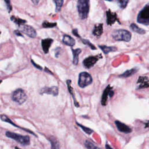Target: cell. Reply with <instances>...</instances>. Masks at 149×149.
Listing matches in <instances>:
<instances>
[{
    "label": "cell",
    "instance_id": "obj_34",
    "mask_svg": "<svg viewBox=\"0 0 149 149\" xmlns=\"http://www.w3.org/2000/svg\"><path fill=\"white\" fill-rule=\"evenodd\" d=\"M14 34H16V36H19L23 37V35L22 34V33H21V31H19V30H15V31H14Z\"/></svg>",
    "mask_w": 149,
    "mask_h": 149
},
{
    "label": "cell",
    "instance_id": "obj_26",
    "mask_svg": "<svg viewBox=\"0 0 149 149\" xmlns=\"http://www.w3.org/2000/svg\"><path fill=\"white\" fill-rule=\"evenodd\" d=\"M77 124L79 127H81V128L83 129V131L85 133H86L87 134H88V135H91L92 133H93V131L92 129H90V128H89L85 127V126H84L83 125L79 124V123H77Z\"/></svg>",
    "mask_w": 149,
    "mask_h": 149
},
{
    "label": "cell",
    "instance_id": "obj_4",
    "mask_svg": "<svg viewBox=\"0 0 149 149\" xmlns=\"http://www.w3.org/2000/svg\"><path fill=\"white\" fill-rule=\"evenodd\" d=\"M137 22L144 25H149V4L146 5L137 16Z\"/></svg>",
    "mask_w": 149,
    "mask_h": 149
},
{
    "label": "cell",
    "instance_id": "obj_30",
    "mask_svg": "<svg viewBox=\"0 0 149 149\" xmlns=\"http://www.w3.org/2000/svg\"><path fill=\"white\" fill-rule=\"evenodd\" d=\"M82 40L83 43L87 45V46H88L89 47H90L92 50H96V48L95 47V46H94L93 44H92L89 40H85V39H82Z\"/></svg>",
    "mask_w": 149,
    "mask_h": 149
},
{
    "label": "cell",
    "instance_id": "obj_27",
    "mask_svg": "<svg viewBox=\"0 0 149 149\" xmlns=\"http://www.w3.org/2000/svg\"><path fill=\"white\" fill-rule=\"evenodd\" d=\"M118 4L121 8H125L129 2V0H117Z\"/></svg>",
    "mask_w": 149,
    "mask_h": 149
},
{
    "label": "cell",
    "instance_id": "obj_35",
    "mask_svg": "<svg viewBox=\"0 0 149 149\" xmlns=\"http://www.w3.org/2000/svg\"><path fill=\"white\" fill-rule=\"evenodd\" d=\"M31 1H32V3L34 4V5H37L39 4V1H40V0H31Z\"/></svg>",
    "mask_w": 149,
    "mask_h": 149
},
{
    "label": "cell",
    "instance_id": "obj_9",
    "mask_svg": "<svg viewBox=\"0 0 149 149\" xmlns=\"http://www.w3.org/2000/svg\"><path fill=\"white\" fill-rule=\"evenodd\" d=\"M40 94H51L54 96H57L58 94V88L57 86H53V87H45L41 89L40 92Z\"/></svg>",
    "mask_w": 149,
    "mask_h": 149
},
{
    "label": "cell",
    "instance_id": "obj_1",
    "mask_svg": "<svg viewBox=\"0 0 149 149\" xmlns=\"http://www.w3.org/2000/svg\"><path fill=\"white\" fill-rule=\"evenodd\" d=\"M112 37L117 41H124L128 42L131 40V33L126 30H116L112 33Z\"/></svg>",
    "mask_w": 149,
    "mask_h": 149
},
{
    "label": "cell",
    "instance_id": "obj_11",
    "mask_svg": "<svg viewBox=\"0 0 149 149\" xmlns=\"http://www.w3.org/2000/svg\"><path fill=\"white\" fill-rule=\"evenodd\" d=\"M115 124L116 125L117 129L121 132H123L125 133H129L132 131L131 128H129L126 125L120 122L119 121H116Z\"/></svg>",
    "mask_w": 149,
    "mask_h": 149
},
{
    "label": "cell",
    "instance_id": "obj_21",
    "mask_svg": "<svg viewBox=\"0 0 149 149\" xmlns=\"http://www.w3.org/2000/svg\"><path fill=\"white\" fill-rule=\"evenodd\" d=\"M131 29L135 32L138 33V34H144L146 33V31L140 27H139L135 23H132L130 26Z\"/></svg>",
    "mask_w": 149,
    "mask_h": 149
},
{
    "label": "cell",
    "instance_id": "obj_37",
    "mask_svg": "<svg viewBox=\"0 0 149 149\" xmlns=\"http://www.w3.org/2000/svg\"><path fill=\"white\" fill-rule=\"evenodd\" d=\"M105 1H113V0H105Z\"/></svg>",
    "mask_w": 149,
    "mask_h": 149
},
{
    "label": "cell",
    "instance_id": "obj_17",
    "mask_svg": "<svg viewBox=\"0 0 149 149\" xmlns=\"http://www.w3.org/2000/svg\"><path fill=\"white\" fill-rule=\"evenodd\" d=\"M72 54L73 55V63L74 65H78V62H79V55L81 53L82 50L80 49H72Z\"/></svg>",
    "mask_w": 149,
    "mask_h": 149
},
{
    "label": "cell",
    "instance_id": "obj_7",
    "mask_svg": "<svg viewBox=\"0 0 149 149\" xmlns=\"http://www.w3.org/2000/svg\"><path fill=\"white\" fill-rule=\"evenodd\" d=\"M102 58V57H101V54H100L98 55H96V56L89 57L84 59V61L83 62V65L86 68H87V69L91 68L96 64V63L97 62V61L100 58Z\"/></svg>",
    "mask_w": 149,
    "mask_h": 149
},
{
    "label": "cell",
    "instance_id": "obj_25",
    "mask_svg": "<svg viewBox=\"0 0 149 149\" xmlns=\"http://www.w3.org/2000/svg\"><path fill=\"white\" fill-rule=\"evenodd\" d=\"M50 140L51 143V148H59V143L57 140V139H55L54 137H52L50 139Z\"/></svg>",
    "mask_w": 149,
    "mask_h": 149
},
{
    "label": "cell",
    "instance_id": "obj_32",
    "mask_svg": "<svg viewBox=\"0 0 149 149\" xmlns=\"http://www.w3.org/2000/svg\"><path fill=\"white\" fill-rule=\"evenodd\" d=\"M72 33H73V34L74 36H78V37H80V36L78 34V30H77V29H73V30H72Z\"/></svg>",
    "mask_w": 149,
    "mask_h": 149
},
{
    "label": "cell",
    "instance_id": "obj_36",
    "mask_svg": "<svg viewBox=\"0 0 149 149\" xmlns=\"http://www.w3.org/2000/svg\"><path fill=\"white\" fill-rule=\"evenodd\" d=\"M105 147H106V148H112V147H110V146H109L108 145H106Z\"/></svg>",
    "mask_w": 149,
    "mask_h": 149
},
{
    "label": "cell",
    "instance_id": "obj_18",
    "mask_svg": "<svg viewBox=\"0 0 149 149\" xmlns=\"http://www.w3.org/2000/svg\"><path fill=\"white\" fill-rule=\"evenodd\" d=\"M103 32V24H98L97 25H95L94 29L93 30V34L99 37L100 36Z\"/></svg>",
    "mask_w": 149,
    "mask_h": 149
},
{
    "label": "cell",
    "instance_id": "obj_38",
    "mask_svg": "<svg viewBox=\"0 0 149 149\" xmlns=\"http://www.w3.org/2000/svg\"><path fill=\"white\" fill-rule=\"evenodd\" d=\"M2 82H3V81H2L1 80H0V84H1V83Z\"/></svg>",
    "mask_w": 149,
    "mask_h": 149
},
{
    "label": "cell",
    "instance_id": "obj_15",
    "mask_svg": "<svg viewBox=\"0 0 149 149\" xmlns=\"http://www.w3.org/2000/svg\"><path fill=\"white\" fill-rule=\"evenodd\" d=\"M0 118H1V120L3 121H4V122H8V123H9V124H10L14 125V126H15V127L19 128H21V129H23L25 131H26L27 132H28V133H31V134L33 135L34 136H36L35 133H33V132H31V131H29V130H28V129H25V128H21V127H19V126H18V125H16V124H15L8 117H7V116H5V115H1V116H0Z\"/></svg>",
    "mask_w": 149,
    "mask_h": 149
},
{
    "label": "cell",
    "instance_id": "obj_39",
    "mask_svg": "<svg viewBox=\"0 0 149 149\" xmlns=\"http://www.w3.org/2000/svg\"><path fill=\"white\" fill-rule=\"evenodd\" d=\"M0 34H1V31H0Z\"/></svg>",
    "mask_w": 149,
    "mask_h": 149
},
{
    "label": "cell",
    "instance_id": "obj_20",
    "mask_svg": "<svg viewBox=\"0 0 149 149\" xmlns=\"http://www.w3.org/2000/svg\"><path fill=\"white\" fill-rule=\"evenodd\" d=\"M138 70V69L137 68H133L130 70H128L126 72H125L124 73H122L121 75L120 76V77H122V78H128L129 77H131L133 75V74L136 73Z\"/></svg>",
    "mask_w": 149,
    "mask_h": 149
},
{
    "label": "cell",
    "instance_id": "obj_13",
    "mask_svg": "<svg viewBox=\"0 0 149 149\" xmlns=\"http://www.w3.org/2000/svg\"><path fill=\"white\" fill-rule=\"evenodd\" d=\"M107 15V23L108 25H113L117 20V16L116 13H113L108 10L106 12Z\"/></svg>",
    "mask_w": 149,
    "mask_h": 149
},
{
    "label": "cell",
    "instance_id": "obj_3",
    "mask_svg": "<svg viewBox=\"0 0 149 149\" xmlns=\"http://www.w3.org/2000/svg\"><path fill=\"white\" fill-rule=\"evenodd\" d=\"M5 135L7 137L15 140L22 146H26L29 145L30 144V138L28 136H22L9 131L7 132Z\"/></svg>",
    "mask_w": 149,
    "mask_h": 149
},
{
    "label": "cell",
    "instance_id": "obj_22",
    "mask_svg": "<svg viewBox=\"0 0 149 149\" xmlns=\"http://www.w3.org/2000/svg\"><path fill=\"white\" fill-rule=\"evenodd\" d=\"M70 83H71V81L70 80H68V81H66V83H67V86H68V88L69 92H70V94L72 96V97L73 98L75 106L76 107H79V104L78 103V102L75 100V97H74V93H73V88L70 86Z\"/></svg>",
    "mask_w": 149,
    "mask_h": 149
},
{
    "label": "cell",
    "instance_id": "obj_29",
    "mask_svg": "<svg viewBox=\"0 0 149 149\" xmlns=\"http://www.w3.org/2000/svg\"><path fill=\"white\" fill-rule=\"evenodd\" d=\"M85 145L87 148H98V147L94 146L92 143L89 141V140H86L85 141Z\"/></svg>",
    "mask_w": 149,
    "mask_h": 149
},
{
    "label": "cell",
    "instance_id": "obj_28",
    "mask_svg": "<svg viewBox=\"0 0 149 149\" xmlns=\"http://www.w3.org/2000/svg\"><path fill=\"white\" fill-rule=\"evenodd\" d=\"M57 26L56 23H49L47 21H44L43 23V27L44 28H52Z\"/></svg>",
    "mask_w": 149,
    "mask_h": 149
},
{
    "label": "cell",
    "instance_id": "obj_12",
    "mask_svg": "<svg viewBox=\"0 0 149 149\" xmlns=\"http://www.w3.org/2000/svg\"><path fill=\"white\" fill-rule=\"evenodd\" d=\"M137 83L139 85L137 89L147 88L149 87V79L146 77H140L139 78Z\"/></svg>",
    "mask_w": 149,
    "mask_h": 149
},
{
    "label": "cell",
    "instance_id": "obj_31",
    "mask_svg": "<svg viewBox=\"0 0 149 149\" xmlns=\"http://www.w3.org/2000/svg\"><path fill=\"white\" fill-rule=\"evenodd\" d=\"M4 1L5 2L7 6L8 7V9L9 10V12H10V11L12 10V7L11 5V3H10V0H4Z\"/></svg>",
    "mask_w": 149,
    "mask_h": 149
},
{
    "label": "cell",
    "instance_id": "obj_23",
    "mask_svg": "<svg viewBox=\"0 0 149 149\" xmlns=\"http://www.w3.org/2000/svg\"><path fill=\"white\" fill-rule=\"evenodd\" d=\"M53 1L54 2L55 5H56V9L55 11L56 12H59L60 11L62 6L63 5L64 0H53Z\"/></svg>",
    "mask_w": 149,
    "mask_h": 149
},
{
    "label": "cell",
    "instance_id": "obj_16",
    "mask_svg": "<svg viewBox=\"0 0 149 149\" xmlns=\"http://www.w3.org/2000/svg\"><path fill=\"white\" fill-rule=\"evenodd\" d=\"M62 42L69 46L73 47L75 44V41L72 38V37L69 35H64L63 37Z\"/></svg>",
    "mask_w": 149,
    "mask_h": 149
},
{
    "label": "cell",
    "instance_id": "obj_14",
    "mask_svg": "<svg viewBox=\"0 0 149 149\" xmlns=\"http://www.w3.org/2000/svg\"><path fill=\"white\" fill-rule=\"evenodd\" d=\"M53 42V40L51 39H46L42 41V46L43 50L45 54H47L49 51V49Z\"/></svg>",
    "mask_w": 149,
    "mask_h": 149
},
{
    "label": "cell",
    "instance_id": "obj_6",
    "mask_svg": "<svg viewBox=\"0 0 149 149\" xmlns=\"http://www.w3.org/2000/svg\"><path fill=\"white\" fill-rule=\"evenodd\" d=\"M12 98L19 104H22L27 100V96L22 89H18L14 92Z\"/></svg>",
    "mask_w": 149,
    "mask_h": 149
},
{
    "label": "cell",
    "instance_id": "obj_5",
    "mask_svg": "<svg viewBox=\"0 0 149 149\" xmlns=\"http://www.w3.org/2000/svg\"><path fill=\"white\" fill-rule=\"evenodd\" d=\"M93 82L92 77L90 74L87 72H83L79 74L78 85L81 88L86 87V86L90 85Z\"/></svg>",
    "mask_w": 149,
    "mask_h": 149
},
{
    "label": "cell",
    "instance_id": "obj_33",
    "mask_svg": "<svg viewBox=\"0 0 149 149\" xmlns=\"http://www.w3.org/2000/svg\"><path fill=\"white\" fill-rule=\"evenodd\" d=\"M31 63L34 65V66H36L37 69H40V70H42V68L41 67V66H39L38 65H37L36 64H35L34 62H33V61L31 59Z\"/></svg>",
    "mask_w": 149,
    "mask_h": 149
},
{
    "label": "cell",
    "instance_id": "obj_8",
    "mask_svg": "<svg viewBox=\"0 0 149 149\" xmlns=\"http://www.w3.org/2000/svg\"><path fill=\"white\" fill-rule=\"evenodd\" d=\"M19 30L21 31L26 34L29 37H31V38H34V37H36L37 36L36 31L34 30V29L33 27L30 26L24 25H20Z\"/></svg>",
    "mask_w": 149,
    "mask_h": 149
},
{
    "label": "cell",
    "instance_id": "obj_19",
    "mask_svg": "<svg viewBox=\"0 0 149 149\" xmlns=\"http://www.w3.org/2000/svg\"><path fill=\"white\" fill-rule=\"evenodd\" d=\"M99 47L105 54L111 52H114L117 50V48L115 47H108L106 46H99Z\"/></svg>",
    "mask_w": 149,
    "mask_h": 149
},
{
    "label": "cell",
    "instance_id": "obj_10",
    "mask_svg": "<svg viewBox=\"0 0 149 149\" xmlns=\"http://www.w3.org/2000/svg\"><path fill=\"white\" fill-rule=\"evenodd\" d=\"M112 89L113 88L111 87V86L109 85H108L104 90L103 96H102V99H101V104L103 105H106V103H107L108 96L111 97L113 96L114 92L113 90H112Z\"/></svg>",
    "mask_w": 149,
    "mask_h": 149
},
{
    "label": "cell",
    "instance_id": "obj_2",
    "mask_svg": "<svg viewBox=\"0 0 149 149\" xmlns=\"http://www.w3.org/2000/svg\"><path fill=\"white\" fill-rule=\"evenodd\" d=\"M78 11L82 19L87 18L89 12V0H78Z\"/></svg>",
    "mask_w": 149,
    "mask_h": 149
},
{
    "label": "cell",
    "instance_id": "obj_24",
    "mask_svg": "<svg viewBox=\"0 0 149 149\" xmlns=\"http://www.w3.org/2000/svg\"><path fill=\"white\" fill-rule=\"evenodd\" d=\"M11 20L19 26L22 25H24L26 22V21L25 20H23V19L18 18H16L14 16L11 18Z\"/></svg>",
    "mask_w": 149,
    "mask_h": 149
}]
</instances>
